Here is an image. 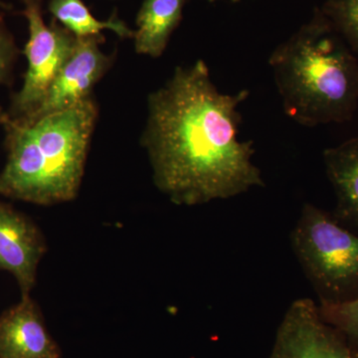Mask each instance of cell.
Returning <instances> with one entry per match:
<instances>
[{
	"label": "cell",
	"mask_w": 358,
	"mask_h": 358,
	"mask_svg": "<svg viewBox=\"0 0 358 358\" xmlns=\"http://www.w3.org/2000/svg\"><path fill=\"white\" fill-rule=\"evenodd\" d=\"M185 0H143L134 31V49L138 54L159 58L166 51L169 39L182 20Z\"/></svg>",
	"instance_id": "obj_11"
},
{
	"label": "cell",
	"mask_w": 358,
	"mask_h": 358,
	"mask_svg": "<svg viewBox=\"0 0 358 358\" xmlns=\"http://www.w3.org/2000/svg\"><path fill=\"white\" fill-rule=\"evenodd\" d=\"M98 114L91 96L35 121H15L6 115L0 121L7 148L0 195L38 205L76 199Z\"/></svg>",
	"instance_id": "obj_2"
},
{
	"label": "cell",
	"mask_w": 358,
	"mask_h": 358,
	"mask_svg": "<svg viewBox=\"0 0 358 358\" xmlns=\"http://www.w3.org/2000/svg\"><path fill=\"white\" fill-rule=\"evenodd\" d=\"M0 9H3V10H11L13 9V6L9 3H6V2L2 1L0 0Z\"/></svg>",
	"instance_id": "obj_16"
},
{
	"label": "cell",
	"mask_w": 358,
	"mask_h": 358,
	"mask_svg": "<svg viewBox=\"0 0 358 358\" xmlns=\"http://www.w3.org/2000/svg\"><path fill=\"white\" fill-rule=\"evenodd\" d=\"M268 64L287 115L299 124L352 119L358 107V58L320 9L275 49Z\"/></svg>",
	"instance_id": "obj_3"
},
{
	"label": "cell",
	"mask_w": 358,
	"mask_h": 358,
	"mask_svg": "<svg viewBox=\"0 0 358 358\" xmlns=\"http://www.w3.org/2000/svg\"><path fill=\"white\" fill-rule=\"evenodd\" d=\"M319 310L322 319L334 322L358 338V294L345 301H322Z\"/></svg>",
	"instance_id": "obj_14"
},
{
	"label": "cell",
	"mask_w": 358,
	"mask_h": 358,
	"mask_svg": "<svg viewBox=\"0 0 358 358\" xmlns=\"http://www.w3.org/2000/svg\"><path fill=\"white\" fill-rule=\"evenodd\" d=\"M49 13L53 20L69 30L78 38L99 36L110 30L121 38H133L134 31L114 13L107 20H96L82 0H51Z\"/></svg>",
	"instance_id": "obj_12"
},
{
	"label": "cell",
	"mask_w": 358,
	"mask_h": 358,
	"mask_svg": "<svg viewBox=\"0 0 358 358\" xmlns=\"http://www.w3.org/2000/svg\"><path fill=\"white\" fill-rule=\"evenodd\" d=\"M45 251L44 238L36 225L0 201V270L15 278L22 296H30Z\"/></svg>",
	"instance_id": "obj_8"
},
{
	"label": "cell",
	"mask_w": 358,
	"mask_h": 358,
	"mask_svg": "<svg viewBox=\"0 0 358 358\" xmlns=\"http://www.w3.org/2000/svg\"><path fill=\"white\" fill-rule=\"evenodd\" d=\"M23 4L21 13L29 30L24 48L27 71L22 88L13 96L6 113L9 119L16 121L27 119L38 109L77 41V37L57 21L45 24L42 0H23Z\"/></svg>",
	"instance_id": "obj_5"
},
{
	"label": "cell",
	"mask_w": 358,
	"mask_h": 358,
	"mask_svg": "<svg viewBox=\"0 0 358 358\" xmlns=\"http://www.w3.org/2000/svg\"><path fill=\"white\" fill-rule=\"evenodd\" d=\"M103 41V34L77 37L74 50L54 80L43 102L29 117L20 121H35L45 115L70 109L93 96L94 87L114 62V54L110 55L101 50L100 45Z\"/></svg>",
	"instance_id": "obj_6"
},
{
	"label": "cell",
	"mask_w": 358,
	"mask_h": 358,
	"mask_svg": "<svg viewBox=\"0 0 358 358\" xmlns=\"http://www.w3.org/2000/svg\"><path fill=\"white\" fill-rule=\"evenodd\" d=\"M324 162L338 199L334 217L358 229V136L327 148Z\"/></svg>",
	"instance_id": "obj_10"
},
{
	"label": "cell",
	"mask_w": 358,
	"mask_h": 358,
	"mask_svg": "<svg viewBox=\"0 0 358 358\" xmlns=\"http://www.w3.org/2000/svg\"><path fill=\"white\" fill-rule=\"evenodd\" d=\"M292 246L322 301L358 294V236L336 217L306 204L291 236Z\"/></svg>",
	"instance_id": "obj_4"
},
{
	"label": "cell",
	"mask_w": 358,
	"mask_h": 358,
	"mask_svg": "<svg viewBox=\"0 0 358 358\" xmlns=\"http://www.w3.org/2000/svg\"><path fill=\"white\" fill-rule=\"evenodd\" d=\"M207 1L210 2V3H214V2H217L219 0H207ZM229 1L233 2V3H238V2L241 1V0H229Z\"/></svg>",
	"instance_id": "obj_17"
},
{
	"label": "cell",
	"mask_w": 358,
	"mask_h": 358,
	"mask_svg": "<svg viewBox=\"0 0 358 358\" xmlns=\"http://www.w3.org/2000/svg\"><path fill=\"white\" fill-rule=\"evenodd\" d=\"M320 11L358 58V0H327Z\"/></svg>",
	"instance_id": "obj_13"
},
{
	"label": "cell",
	"mask_w": 358,
	"mask_h": 358,
	"mask_svg": "<svg viewBox=\"0 0 358 358\" xmlns=\"http://www.w3.org/2000/svg\"><path fill=\"white\" fill-rule=\"evenodd\" d=\"M18 50L13 34L7 29L3 17L0 15V85L9 84L13 74L14 63L17 58ZM6 113L0 108V121Z\"/></svg>",
	"instance_id": "obj_15"
},
{
	"label": "cell",
	"mask_w": 358,
	"mask_h": 358,
	"mask_svg": "<svg viewBox=\"0 0 358 358\" xmlns=\"http://www.w3.org/2000/svg\"><path fill=\"white\" fill-rule=\"evenodd\" d=\"M249 91L221 93L208 66H178L148 96L141 136L155 185L173 203L195 206L262 187L253 141L239 140V106Z\"/></svg>",
	"instance_id": "obj_1"
},
{
	"label": "cell",
	"mask_w": 358,
	"mask_h": 358,
	"mask_svg": "<svg viewBox=\"0 0 358 358\" xmlns=\"http://www.w3.org/2000/svg\"><path fill=\"white\" fill-rule=\"evenodd\" d=\"M271 358H350L322 324L310 299L294 301L285 315Z\"/></svg>",
	"instance_id": "obj_7"
},
{
	"label": "cell",
	"mask_w": 358,
	"mask_h": 358,
	"mask_svg": "<svg viewBox=\"0 0 358 358\" xmlns=\"http://www.w3.org/2000/svg\"><path fill=\"white\" fill-rule=\"evenodd\" d=\"M0 358H60L30 296L0 315Z\"/></svg>",
	"instance_id": "obj_9"
}]
</instances>
